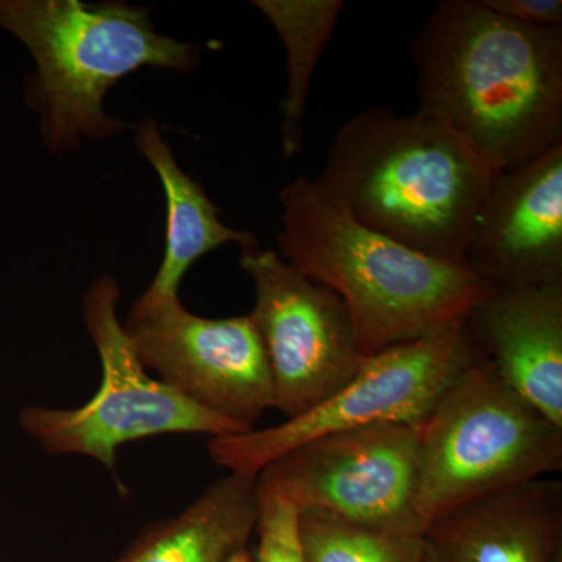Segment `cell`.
<instances>
[{"label":"cell","mask_w":562,"mask_h":562,"mask_svg":"<svg viewBox=\"0 0 562 562\" xmlns=\"http://www.w3.org/2000/svg\"><path fill=\"white\" fill-rule=\"evenodd\" d=\"M422 535L350 522L319 512L299 513V542L305 562H422Z\"/></svg>","instance_id":"e0dca14e"},{"label":"cell","mask_w":562,"mask_h":562,"mask_svg":"<svg viewBox=\"0 0 562 562\" xmlns=\"http://www.w3.org/2000/svg\"><path fill=\"white\" fill-rule=\"evenodd\" d=\"M258 519L257 479L228 472L177 516L144 528L113 562H247Z\"/></svg>","instance_id":"5bb4252c"},{"label":"cell","mask_w":562,"mask_h":562,"mask_svg":"<svg viewBox=\"0 0 562 562\" xmlns=\"http://www.w3.org/2000/svg\"><path fill=\"white\" fill-rule=\"evenodd\" d=\"M121 288L103 273L83 297V321L101 361V386L83 405L52 408L25 405L18 413L21 430L43 452L90 458L116 473L125 443L168 435H241V427L206 412L140 364L117 314Z\"/></svg>","instance_id":"8992f818"},{"label":"cell","mask_w":562,"mask_h":562,"mask_svg":"<svg viewBox=\"0 0 562 562\" xmlns=\"http://www.w3.org/2000/svg\"><path fill=\"white\" fill-rule=\"evenodd\" d=\"M498 173L430 114L372 106L339 128L313 181L366 227L465 265L476 217Z\"/></svg>","instance_id":"7a4b0ae2"},{"label":"cell","mask_w":562,"mask_h":562,"mask_svg":"<svg viewBox=\"0 0 562 562\" xmlns=\"http://www.w3.org/2000/svg\"><path fill=\"white\" fill-rule=\"evenodd\" d=\"M562 469V428L480 353L419 425L414 512L432 520Z\"/></svg>","instance_id":"5b68a950"},{"label":"cell","mask_w":562,"mask_h":562,"mask_svg":"<svg viewBox=\"0 0 562 562\" xmlns=\"http://www.w3.org/2000/svg\"><path fill=\"white\" fill-rule=\"evenodd\" d=\"M419 427L380 424L321 436L294 447L257 475V486L302 512L416 532Z\"/></svg>","instance_id":"9c48e42d"},{"label":"cell","mask_w":562,"mask_h":562,"mask_svg":"<svg viewBox=\"0 0 562 562\" xmlns=\"http://www.w3.org/2000/svg\"><path fill=\"white\" fill-rule=\"evenodd\" d=\"M280 255L342 299L362 358L464 319L495 290L462 262L439 260L366 227L308 177L280 192Z\"/></svg>","instance_id":"3957f363"},{"label":"cell","mask_w":562,"mask_h":562,"mask_svg":"<svg viewBox=\"0 0 562 562\" xmlns=\"http://www.w3.org/2000/svg\"><path fill=\"white\" fill-rule=\"evenodd\" d=\"M422 562H562V484L536 480L491 495L422 535Z\"/></svg>","instance_id":"4fadbf2b"},{"label":"cell","mask_w":562,"mask_h":562,"mask_svg":"<svg viewBox=\"0 0 562 562\" xmlns=\"http://www.w3.org/2000/svg\"><path fill=\"white\" fill-rule=\"evenodd\" d=\"M479 358L468 316L366 358L346 386L308 413L265 430L211 439V460L228 472L257 479L281 454L321 436L380 424L419 427Z\"/></svg>","instance_id":"52a82bcc"},{"label":"cell","mask_w":562,"mask_h":562,"mask_svg":"<svg viewBox=\"0 0 562 562\" xmlns=\"http://www.w3.org/2000/svg\"><path fill=\"white\" fill-rule=\"evenodd\" d=\"M239 266L254 281L249 314L271 369L276 409L286 419L308 413L360 371L357 333L342 299L310 279L257 236L239 246Z\"/></svg>","instance_id":"ba28073f"},{"label":"cell","mask_w":562,"mask_h":562,"mask_svg":"<svg viewBox=\"0 0 562 562\" xmlns=\"http://www.w3.org/2000/svg\"><path fill=\"white\" fill-rule=\"evenodd\" d=\"M0 29L27 47L36 72L25 99L41 116L55 154L81 138L105 139L127 128L103 110L111 88L144 66L192 70L199 47L155 32L146 7L80 0H0Z\"/></svg>","instance_id":"277c9868"},{"label":"cell","mask_w":562,"mask_h":562,"mask_svg":"<svg viewBox=\"0 0 562 562\" xmlns=\"http://www.w3.org/2000/svg\"><path fill=\"white\" fill-rule=\"evenodd\" d=\"M506 20L536 29H562V0H482Z\"/></svg>","instance_id":"d6986e66"},{"label":"cell","mask_w":562,"mask_h":562,"mask_svg":"<svg viewBox=\"0 0 562 562\" xmlns=\"http://www.w3.org/2000/svg\"><path fill=\"white\" fill-rule=\"evenodd\" d=\"M469 325L502 382L562 428V283L494 290Z\"/></svg>","instance_id":"7c38bea8"},{"label":"cell","mask_w":562,"mask_h":562,"mask_svg":"<svg viewBox=\"0 0 562 562\" xmlns=\"http://www.w3.org/2000/svg\"><path fill=\"white\" fill-rule=\"evenodd\" d=\"M135 143L160 177L168 203L165 255L157 276L139 297L147 302L172 301L180 297L181 280L195 261L224 244L243 246L255 235L227 227L220 220L221 211L210 201L202 184L184 173L173 158L155 117L140 122Z\"/></svg>","instance_id":"9a60e30c"},{"label":"cell","mask_w":562,"mask_h":562,"mask_svg":"<svg viewBox=\"0 0 562 562\" xmlns=\"http://www.w3.org/2000/svg\"><path fill=\"white\" fill-rule=\"evenodd\" d=\"M419 109L495 171L562 143V29H536L482 0H441L416 33Z\"/></svg>","instance_id":"6da1fadb"},{"label":"cell","mask_w":562,"mask_h":562,"mask_svg":"<svg viewBox=\"0 0 562 562\" xmlns=\"http://www.w3.org/2000/svg\"><path fill=\"white\" fill-rule=\"evenodd\" d=\"M286 49L288 90L283 101L284 157L299 154L303 143L310 87L322 54L331 40L344 5L342 0H255Z\"/></svg>","instance_id":"2e32d148"},{"label":"cell","mask_w":562,"mask_h":562,"mask_svg":"<svg viewBox=\"0 0 562 562\" xmlns=\"http://www.w3.org/2000/svg\"><path fill=\"white\" fill-rule=\"evenodd\" d=\"M260 519L247 562H305L299 542V512L286 498L257 486Z\"/></svg>","instance_id":"ac0fdd59"},{"label":"cell","mask_w":562,"mask_h":562,"mask_svg":"<svg viewBox=\"0 0 562 562\" xmlns=\"http://www.w3.org/2000/svg\"><path fill=\"white\" fill-rule=\"evenodd\" d=\"M465 265L495 290L562 283V143L498 173Z\"/></svg>","instance_id":"8fae6325"},{"label":"cell","mask_w":562,"mask_h":562,"mask_svg":"<svg viewBox=\"0 0 562 562\" xmlns=\"http://www.w3.org/2000/svg\"><path fill=\"white\" fill-rule=\"evenodd\" d=\"M140 364L206 412L255 430L276 409L271 369L249 314L210 319L179 299H136L124 322Z\"/></svg>","instance_id":"30bf717a"}]
</instances>
